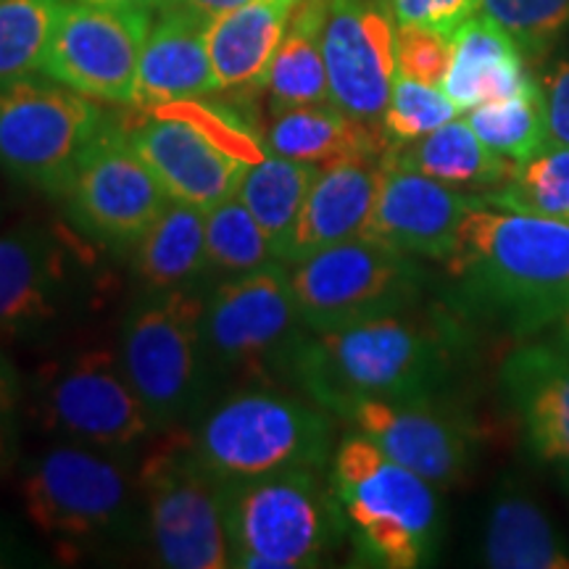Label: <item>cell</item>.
Returning <instances> with one entry per match:
<instances>
[{"label":"cell","instance_id":"6da1fadb","mask_svg":"<svg viewBox=\"0 0 569 569\" xmlns=\"http://www.w3.org/2000/svg\"><path fill=\"white\" fill-rule=\"evenodd\" d=\"M443 264L469 303L540 332L569 303V222L480 201Z\"/></svg>","mask_w":569,"mask_h":569},{"label":"cell","instance_id":"7a4b0ae2","mask_svg":"<svg viewBox=\"0 0 569 569\" xmlns=\"http://www.w3.org/2000/svg\"><path fill=\"white\" fill-rule=\"evenodd\" d=\"M451 372L448 343L430 325L403 315L306 332L293 359L296 382L311 401L346 417L359 401L438 396Z\"/></svg>","mask_w":569,"mask_h":569},{"label":"cell","instance_id":"3957f363","mask_svg":"<svg viewBox=\"0 0 569 569\" xmlns=\"http://www.w3.org/2000/svg\"><path fill=\"white\" fill-rule=\"evenodd\" d=\"M330 472L356 557L382 569L427 565L440 532L432 482L398 465L361 432L340 440Z\"/></svg>","mask_w":569,"mask_h":569},{"label":"cell","instance_id":"277c9868","mask_svg":"<svg viewBox=\"0 0 569 569\" xmlns=\"http://www.w3.org/2000/svg\"><path fill=\"white\" fill-rule=\"evenodd\" d=\"M190 438L222 486L288 469H325L336 453L330 411L267 386L213 403Z\"/></svg>","mask_w":569,"mask_h":569},{"label":"cell","instance_id":"5b68a950","mask_svg":"<svg viewBox=\"0 0 569 569\" xmlns=\"http://www.w3.org/2000/svg\"><path fill=\"white\" fill-rule=\"evenodd\" d=\"M325 469H288L224 486L230 567H317L348 536Z\"/></svg>","mask_w":569,"mask_h":569},{"label":"cell","instance_id":"8992f818","mask_svg":"<svg viewBox=\"0 0 569 569\" xmlns=\"http://www.w3.org/2000/svg\"><path fill=\"white\" fill-rule=\"evenodd\" d=\"M140 478L117 451L56 443L21 469V503L30 525L59 546L82 553L130 530Z\"/></svg>","mask_w":569,"mask_h":569},{"label":"cell","instance_id":"52a82bcc","mask_svg":"<svg viewBox=\"0 0 569 569\" xmlns=\"http://www.w3.org/2000/svg\"><path fill=\"white\" fill-rule=\"evenodd\" d=\"M306 332L290 267L282 261L224 277L206 296L203 338L211 375L256 386L290 380Z\"/></svg>","mask_w":569,"mask_h":569},{"label":"cell","instance_id":"ba28073f","mask_svg":"<svg viewBox=\"0 0 569 569\" xmlns=\"http://www.w3.org/2000/svg\"><path fill=\"white\" fill-rule=\"evenodd\" d=\"M203 311L206 296L177 288L142 293L122 322L119 359L159 430L196 415L209 390Z\"/></svg>","mask_w":569,"mask_h":569},{"label":"cell","instance_id":"9c48e42d","mask_svg":"<svg viewBox=\"0 0 569 569\" xmlns=\"http://www.w3.org/2000/svg\"><path fill=\"white\" fill-rule=\"evenodd\" d=\"M127 132L169 201L201 211L238 196L251 163L264 156L238 119L193 101L161 106Z\"/></svg>","mask_w":569,"mask_h":569},{"label":"cell","instance_id":"30bf717a","mask_svg":"<svg viewBox=\"0 0 569 569\" xmlns=\"http://www.w3.org/2000/svg\"><path fill=\"white\" fill-rule=\"evenodd\" d=\"M148 536L172 569L230 567L224 486L198 457L190 432L156 440L138 469Z\"/></svg>","mask_w":569,"mask_h":569},{"label":"cell","instance_id":"8fae6325","mask_svg":"<svg viewBox=\"0 0 569 569\" xmlns=\"http://www.w3.org/2000/svg\"><path fill=\"white\" fill-rule=\"evenodd\" d=\"M96 290V256L74 234L32 222L0 234V340L56 336Z\"/></svg>","mask_w":569,"mask_h":569},{"label":"cell","instance_id":"7c38bea8","mask_svg":"<svg viewBox=\"0 0 569 569\" xmlns=\"http://www.w3.org/2000/svg\"><path fill=\"white\" fill-rule=\"evenodd\" d=\"M92 98L51 80H0V169L27 188L61 196L88 142L106 124Z\"/></svg>","mask_w":569,"mask_h":569},{"label":"cell","instance_id":"4fadbf2b","mask_svg":"<svg viewBox=\"0 0 569 569\" xmlns=\"http://www.w3.org/2000/svg\"><path fill=\"white\" fill-rule=\"evenodd\" d=\"M290 267L298 317L309 332L403 315L425 288L417 256L353 238Z\"/></svg>","mask_w":569,"mask_h":569},{"label":"cell","instance_id":"5bb4252c","mask_svg":"<svg viewBox=\"0 0 569 569\" xmlns=\"http://www.w3.org/2000/svg\"><path fill=\"white\" fill-rule=\"evenodd\" d=\"M32 396L40 430L67 443L119 453L159 430L134 393L119 351L109 348H88L42 367Z\"/></svg>","mask_w":569,"mask_h":569},{"label":"cell","instance_id":"9a60e30c","mask_svg":"<svg viewBox=\"0 0 569 569\" xmlns=\"http://www.w3.org/2000/svg\"><path fill=\"white\" fill-rule=\"evenodd\" d=\"M61 198L84 238L113 248H132L169 203L130 132L111 119L88 142Z\"/></svg>","mask_w":569,"mask_h":569},{"label":"cell","instance_id":"2e32d148","mask_svg":"<svg viewBox=\"0 0 569 569\" xmlns=\"http://www.w3.org/2000/svg\"><path fill=\"white\" fill-rule=\"evenodd\" d=\"M151 11L67 0L56 19L40 69L92 101L132 103Z\"/></svg>","mask_w":569,"mask_h":569},{"label":"cell","instance_id":"e0dca14e","mask_svg":"<svg viewBox=\"0 0 569 569\" xmlns=\"http://www.w3.org/2000/svg\"><path fill=\"white\" fill-rule=\"evenodd\" d=\"M390 0H330L322 53L330 101L356 119L377 122L398 74Z\"/></svg>","mask_w":569,"mask_h":569},{"label":"cell","instance_id":"ac0fdd59","mask_svg":"<svg viewBox=\"0 0 569 569\" xmlns=\"http://www.w3.org/2000/svg\"><path fill=\"white\" fill-rule=\"evenodd\" d=\"M361 436L436 488L467 478L475 453V430L453 409L440 407L438 396L382 401L367 398L348 411Z\"/></svg>","mask_w":569,"mask_h":569},{"label":"cell","instance_id":"d6986e66","mask_svg":"<svg viewBox=\"0 0 569 569\" xmlns=\"http://www.w3.org/2000/svg\"><path fill=\"white\" fill-rule=\"evenodd\" d=\"M482 201L382 159L380 184L361 238L422 259L446 261L461 219Z\"/></svg>","mask_w":569,"mask_h":569},{"label":"cell","instance_id":"ffe728a7","mask_svg":"<svg viewBox=\"0 0 569 569\" xmlns=\"http://www.w3.org/2000/svg\"><path fill=\"white\" fill-rule=\"evenodd\" d=\"M501 390L532 457L569 482V353L553 340L515 348L501 365Z\"/></svg>","mask_w":569,"mask_h":569},{"label":"cell","instance_id":"44dd1931","mask_svg":"<svg viewBox=\"0 0 569 569\" xmlns=\"http://www.w3.org/2000/svg\"><path fill=\"white\" fill-rule=\"evenodd\" d=\"M209 21L174 0L161 6L140 56L134 106L156 111L219 90L209 53Z\"/></svg>","mask_w":569,"mask_h":569},{"label":"cell","instance_id":"7402d4cb","mask_svg":"<svg viewBox=\"0 0 569 569\" xmlns=\"http://www.w3.org/2000/svg\"><path fill=\"white\" fill-rule=\"evenodd\" d=\"M382 159L343 161L319 169L284 248L282 264L309 259L325 248L361 238L372 213Z\"/></svg>","mask_w":569,"mask_h":569},{"label":"cell","instance_id":"603a6c76","mask_svg":"<svg viewBox=\"0 0 569 569\" xmlns=\"http://www.w3.org/2000/svg\"><path fill=\"white\" fill-rule=\"evenodd\" d=\"M532 82L522 46L486 13H475L451 34V67L443 90L459 111L517 96Z\"/></svg>","mask_w":569,"mask_h":569},{"label":"cell","instance_id":"cb8c5ba5","mask_svg":"<svg viewBox=\"0 0 569 569\" xmlns=\"http://www.w3.org/2000/svg\"><path fill=\"white\" fill-rule=\"evenodd\" d=\"M264 142L269 153L315 163L319 169L343 161L382 159L390 148L382 127L351 117L332 101L274 111Z\"/></svg>","mask_w":569,"mask_h":569},{"label":"cell","instance_id":"d4e9b609","mask_svg":"<svg viewBox=\"0 0 569 569\" xmlns=\"http://www.w3.org/2000/svg\"><path fill=\"white\" fill-rule=\"evenodd\" d=\"M293 6L296 0H259L209 21V53L219 90L264 84Z\"/></svg>","mask_w":569,"mask_h":569},{"label":"cell","instance_id":"484cf974","mask_svg":"<svg viewBox=\"0 0 569 569\" xmlns=\"http://www.w3.org/2000/svg\"><path fill=\"white\" fill-rule=\"evenodd\" d=\"M382 159L475 196L498 190L515 169V161L488 148L467 119L459 117L425 138L390 146Z\"/></svg>","mask_w":569,"mask_h":569},{"label":"cell","instance_id":"4316f807","mask_svg":"<svg viewBox=\"0 0 569 569\" xmlns=\"http://www.w3.org/2000/svg\"><path fill=\"white\" fill-rule=\"evenodd\" d=\"M480 553L493 569H569V549L549 515L509 482L490 501Z\"/></svg>","mask_w":569,"mask_h":569},{"label":"cell","instance_id":"83f0119b","mask_svg":"<svg viewBox=\"0 0 569 569\" xmlns=\"http://www.w3.org/2000/svg\"><path fill=\"white\" fill-rule=\"evenodd\" d=\"M132 272L142 293L196 288L211 274L206 248V211L169 201L132 248Z\"/></svg>","mask_w":569,"mask_h":569},{"label":"cell","instance_id":"f1b7e54d","mask_svg":"<svg viewBox=\"0 0 569 569\" xmlns=\"http://www.w3.org/2000/svg\"><path fill=\"white\" fill-rule=\"evenodd\" d=\"M327 6L330 0H296L288 30L264 80L272 111L330 101L322 53Z\"/></svg>","mask_w":569,"mask_h":569},{"label":"cell","instance_id":"f546056e","mask_svg":"<svg viewBox=\"0 0 569 569\" xmlns=\"http://www.w3.org/2000/svg\"><path fill=\"white\" fill-rule=\"evenodd\" d=\"M317 174L319 167L315 163L264 153L259 161L251 163L243 182H240L238 198L253 213L261 232L267 234L277 261H282L284 248L290 243V234H293V227L301 217L306 196H309Z\"/></svg>","mask_w":569,"mask_h":569},{"label":"cell","instance_id":"4dcf8cb0","mask_svg":"<svg viewBox=\"0 0 569 569\" xmlns=\"http://www.w3.org/2000/svg\"><path fill=\"white\" fill-rule=\"evenodd\" d=\"M482 201L569 222V146L549 140L528 159L515 161L509 180L482 196Z\"/></svg>","mask_w":569,"mask_h":569},{"label":"cell","instance_id":"1f68e13d","mask_svg":"<svg viewBox=\"0 0 569 569\" xmlns=\"http://www.w3.org/2000/svg\"><path fill=\"white\" fill-rule=\"evenodd\" d=\"M475 134L511 161H522L549 142V119L540 84L532 82L517 96L488 101L467 111Z\"/></svg>","mask_w":569,"mask_h":569},{"label":"cell","instance_id":"d6a6232c","mask_svg":"<svg viewBox=\"0 0 569 569\" xmlns=\"http://www.w3.org/2000/svg\"><path fill=\"white\" fill-rule=\"evenodd\" d=\"M206 248L211 274L234 277L277 261L267 234L238 196L206 211Z\"/></svg>","mask_w":569,"mask_h":569},{"label":"cell","instance_id":"836d02e7","mask_svg":"<svg viewBox=\"0 0 569 569\" xmlns=\"http://www.w3.org/2000/svg\"><path fill=\"white\" fill-rule=\"evenodd\" d=\"M67 0H0V80L40 69Z\"/></svg>","mask_w":569,"mask_h":569},{"label":"cell","instance_id":"e575fe53","mask_svg":"<svg viewBox=\"0 0 569 569\" xmlns=\"http://www.w3.org/2000/svg\"><path fill=\"white\" fill-rule=\"evenodd\" d=\"M457 117V103L446 96L443 88L396 74L393 90H390L388 106L382 111L380 122L390 146H401V142H411L436 132L438 127L448 124Z\"/></svg>","mask_w":569,"mask_h":569},{"label":"cell","instance_id":"d590c367","mask_svg":"<svg viewBox=\"0 0 569 569\" xmlns=\"http://www.w3.org/2000/svg\"><path fill=\"white\" fill-rule=\"evenodd\" d=\"M480 9L530 56L549 51L569 27V0H482Z\"/></svg>","mask_w":569,"mask_h":569},{"label":"cell","instance_id":"8d00e7d4","mask_svg":"<svg viewBox=\"0 0 569 569\" xmlns=\"http://www.w3.org/2000/svg\"><path fill=\"white\" fill-rule=\"evenodd\" d=\"M398 74L443 88L451 67V38L430 27L398 24L396 32Z\"/></svg>","mask_w":569,"mask_h":569},{"label":"cell","instance_id":"74e56055","mask_svg":"<svg viewBox=\"0 0 569 569\" xmlns=\"http://www.w3.org/2000/svg\"><path fill=\"white\" fill-rule=\"evenodd\" d=\"M398 24L430 27L451 38L453 32L480 11L482 0H390Z\"/></svg>","mask_w":569,"mask_h":569},{"label":"cell","instance_id":"f35d334b","mask_svg":"<svg viewBox=\"0 0 569 569\" xmlns=\"http://www.w3.org/2000/svg\"><path fill=\"white\" fill-rule=\"evenodd\" d=\"M538 84L546 101L549 138L569 146V59H561L543 71Z\"/></svg>","mask_w":569,"mask_h":569},{"label":"cell","instance_id":"ab89813d","mask_svg":"<svg viewBox=\"0 0 569 569\" xmlns=\"http://www.w3.org/2000/svg\"><path fill=\"white\" fill-rule=\"evenodd\" d=\"M21 398H24V386H21L19 369L0 346V459L13 446V422H17Z\"/></svg>","mask_w":569,"mask_h":569},{"label":"cell","instance_id":"60d3db41","mask_svg":"<svg viewBox=\"0 0 569 569\" xmlns=\"http://www.w3.org/2000/svg\"><path fill=\"white\" fill-rule=\"evenodd\" d=\"M19 565H30V551H27L9 530L0 528V569Z\"/></svg>","mask_w":569,"mask_h":569},{"label":"cell","instance_id":"b9f144b4","mask_svg":"<svg viewBox=\"0 0 569 569\" xmlns=\"http://www.w3.org/2000/svg\"><path fill=\"white\" fill-rule=\"evenodd\" d=\"M174 3H182V6H188V9H193L198 13H203V17L213 19V17H219V13L240 9V6L259 3V0H174Z\"/></svg>","mask_w":569,"mask_h":569},{"label":"cell","instance_id":"7bdbcfd3","mask_svg":"<svg viewBox=\"0 0 569 569\" xmlns=\"http://www.w3.org/2000/svg\"><path fill=\"white\" fill-rule=\"evenodd\" d=\"M546 330L551 332L553 343H557L559 348H565V351L569 353V303L559 311L557 317L551 319L549 325H546Z\"/></svg>","mask_w":569,"mask_h":569},{"label":"cell","instance_id":"ee69618b","mask_svg":"<svg viewBox=\"0 0 569 569\" xmlns=\"http://www.w3.org/2000/svg\"><path fill=\"white\" fill-rule=\"evenodd\" d=\"M88 3H98V6H119V9H161V6L172 3V0H88Z\"/></svg>","mask_w":569,"mask_h":569}]
</instances>
